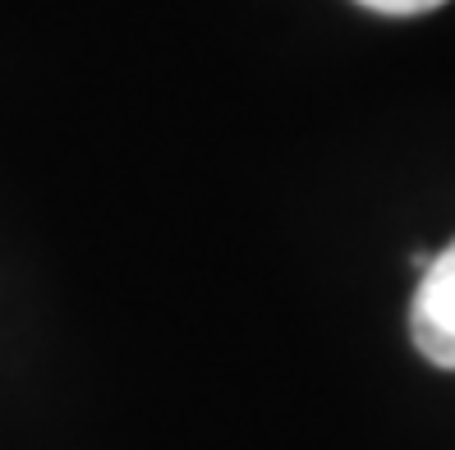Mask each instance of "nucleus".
Segmentation results:
<instances>
[{
    "label": "nucleus",
    "mask_w": 455,
    "mask_h": 450,
    "mask_svg": "<svg viewBox=\"0 0 455 450\" xmlns=\"http://www.w3.org/2000/svg\"><path fill=\"white\" fill-rule=\"evenodd\" d=\"M410 336L427 363L455 373V240L427 257L410 304Z\"/></svg>",
    "instance_id": "f257e3e1"
},
{
    "label": "nucleus",
    "mask_w": 455,
    "mask_h": 450,
    "mask_svg": "<svg viewBox=\"0 0 455 450\" xmlns=\"http://www.w3.org/2000/svg\"><path fill=\"white\" fill-rule=\"evenodd\" d=\"M363 10H378V14H391V19H414V14H427L446 5V0H359Z\"/></svg>",
    "instance_id": "f03ea898"
}]
</instances>
